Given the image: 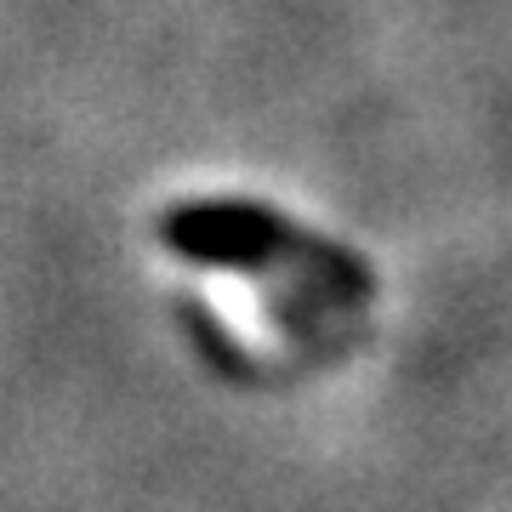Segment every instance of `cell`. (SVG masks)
Listing matches in <instances>:
<instances>
[{"label":"cell","mask_w":512,"mask_h":512,"mask_svg":"<svg viewBox=\"0 0 512 512\" xmlns=\"http://www.w3.org/2000/svg\"><path fill=\"white\" fill-rule=\"evenodd\" d=\"M165 245L188 262H205V268H268L279 256H291L302 239L285 217H274L268 205L251 200H194L177 205L171 217L160 222Z\"/></svg>","instance_id":"6da1fadb"}]
</instances>
